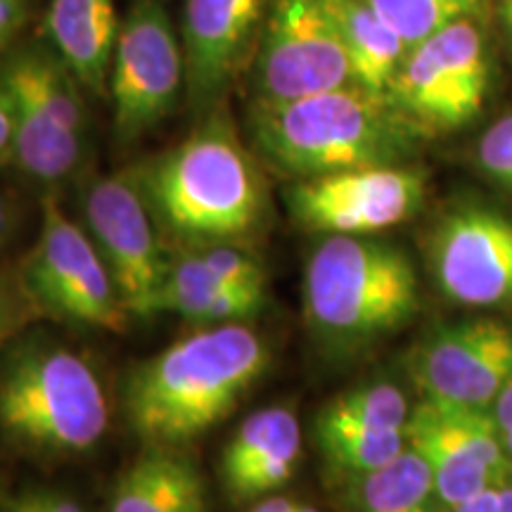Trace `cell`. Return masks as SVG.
Segmentation results:
<instances>
[{"label":"cell","instance_id":"6da1fadb","mask_svg":"<svg viewBox=\"0 0 512 512\" xmlns=\"http://www.w3.org/2000/svg\"><path fill=\"white\" fill-rule=\"evenodd\" d=\"M128 174L164 242L181 252L247 245L271 214L259 157L240 140L223 102L183 143Z\"/></svg>","mask_w":512,"mask_h":512},{"label":"cell","instance_id":"7a4b0ae2","mask_svg":"<svg viewBox=\"0 0 512 512\" xmlns=\"http://www.w3.org/2000/svg\"><path fill=\"white\" fill-rule=\"evenodd\" d=\"M268 366L266 339L245 323L200 325L128 373L121 406L145 446L183 448L228 418Z\"/></svg>","mask_w":512,"mask_h":512},{"label":"cell","instance_id":"3957f363","mask_svg":"<svg viewBox=\"0 0 512 512\" xmlns=\"http://www.w3.org/2000/svg\"><path fill=\"white\" fill-rule=\"evenodd\" d=\"M247 133L259 162L294 181L406 164L427 138L389 95L361 86L285 102L252 100Z\"/></svg>","mask_w":512,"mask_h":512},{"label":"cell","instance_id":"277c9868","mask_svg":"<svg viewBox=\"0 0 512 512\" xmlns=\"http://www.w3.org/2000/svg\"><path fill=\"white\" fill-rule=\"evenodd\" d=\"M110 427L93 363L46 335H19L0 351V439L31 458L91 453Z\"/></svg>","mask_w":512,"mask_h":512},{"label":"cell","instance_id":"5b68a950","mask_svg":"<svg viewBox=\"0 0 512 512\" xmlns=\"http://www.w3.org/2000/svg\"><path fill=\"white\" fill-rule=\"evenodd\" d=\"M418 309V275L403 249L368 235H328L311 252L304 318L325 349L356 354L373 347Z\"/></svg>","mask_w":512,"mask_h":512},{"label":"cell","instance_id":"8992f818","mask_svg":"<svg viewBox=\"0 0 512 512\" xmlns=\"http://www.w3.org/2000/svg\"><path fill=\"white\" fill-rule=\"evenodd\" d=\"M19 278L41 316L117 335L128 328L131 313L93 238L50 192L41 200V228Z\"/></svg>","mask_w":512,"mask_h":512},{"label":"cell","instance_id":"52a82bcc","mask_svg":"<svg viewBox=\"0 0 512 512\" xmlns=\"http://www.w3.org/2000/svg\"><path fill=\"white\" fill-rule=\"evenodd\" d=\"M252 100L285 102L356 86L325 0H271L249 62Z\"/></svg>","mask_w":512,"mask_h":512},{"label":"cell","instance_id":"ba28073f","mask_svg":"<svg viewBox=\"0 0 512 512\" xmlns=\"http://www.w3.org/2000/svg\"><path fill=\"white\" fill-rule=\"evenodd\" d=\"M185 93L183 43L159 0H136L121 29L110 69L112 124L133 145L171 117Z\"/></svg>","mask_w":512,"mask_h":512},{"label":"cell","instance_id":"9c48e42d","mask_svg":"<svg viewBox=\"0 0 512 512\" xmlns=\"http://www.w3.org/2000/svg\"><path fill=\"white\" fill-rule=\"evenodd\" d=\"M489 91V57L475 19H460L408 50L389 100L427 138L477 119Z\"/></svg>","mask_w":512,"mask_h":512},{"label":"cell","instance_id":"30bf717a","mask_svg":"<svg viewBox=\"0 0 512 512\" xmlns=\"http://www.w3.org/2000/svg\"><path fill=\"white\" fill-rule=\"evenodd\" d=\"M83 219L131 318L159 316L171 259L131 174L95 178L83 192Z\"/></svg>","mask_w":512,"mask_h":512},{"label":"cell","instance_id":"8fae6325","mask_svg":"<svg viewBox=\"0 0 512 512\" xmlns=\"http://www.w3.org/2000/svg\"><path fill=\"white\" fill-rule=\"evenodd\" d=\"M427 178L408 164L299 178L285 190L292 221L311 233L373 235L415 216Z\"/></svg>","mask_w":512,"mask_h":512},{"label":"cell","instance_id":"7c38bea8","mask_svg":"<svg viewBox=\"0 0 512 512\" xmlns=\"http://www.w3.org/2000/svg\"><path fill=\"white\" fill-rule=\"evenodd\" d=\"M408 446L430 465L439 508H456L508 482L512 460L494 413L422 401L406 425Z\"/></svg>","mask_w":512,"mask_h":512},{"label":"cell","instance_id":"4fadbf2b","mask_svg":"<svg viewBox=\"0 0 512 512\" xmlns=\"http://www.w3.org/2000/svg\"><path fill=\"white\" fill-rule=\"evenodd\" d=\"M422 401L489 411L512 382V328L479 318L432 332L411 363Z\"/></svg>","mask_w":512,"mask_h":512},{"label":"cell","instance_id":"5bb4252c","mask_svg":"<svg viewBox=\"0 0 512 512\" xmlns=\"http://www.w3.org/2000/svg\"><path fill=\"white\" fill-rule=\"evenodd\" d=\"M430 266L453 302L512 309V221L484 207L451 211L432 233Z\"/></svg>","mask_w":512,"mask_h":512},{"label":"cell","instance_id":"9a60e30c","mask_svg":"<svg viewBox=\"0 0 512 512\" xmlns=\"http://www.w3.org/2000/svg\"><path fill=\"white\" fill-rule=\"evenodd\" d=\"M271 0H188L181 43L185 98L207 117L223 102L230 83L252 62Z\"/></svg>","mask_w":512,"mask_h":512},{"label":"cell","instance_id":"2e32d148","mask_svg":"<svg viewBox=\"0 0 512 512\" xmlns=\"http://www.w3.org/2000/svg\"><path fill=\"white\" fill-rule=\"evenodd\" d=\"M0 81L10 95L15 117L12 164H17L31 181L43 185H57L72 178L83 159V138H76L55 119L12 53L0 62Z\"/></svg>","mask_w":512,"mask_h":512},{"label":"cell","instance_id":"e0dca14e","mask_svg":"<svg viewBox=\"0 0 512 512\" xmlns=\"http://www.w3.org/2000/svg\"><path fill=\"white\" fill-rule=\"evenodd\" d=\"M121 19L114 0H50L48 46L72 69L83 91L105 98Z\"/></svg>","mask_w":512,"mask_h":512},{"label":"cell","instance_id":"ac0fdd59","mask_svg":"<svg viewBox=\"0 0 512 512\" xmlns=\"http://www.w3.org/2000/svg\"><path fill=\"white\" fill-rule=\"evenodd\" d=\"M110 512H209L207 486L183 448L145 446L114 484Z\"/></svg>","mask_w":512,"mask_h":512},{"label":"cell","instance_id":"d6986e66","mask_svg":"<svg viewBox=\"0 0 512 512\" xmlns=\"http://www.w3.org/2000/svg\"><path fill=\"white\" fill-rule=\"evenodd\" d=\"M266 306V290H238L216 278L200 252L171 256L159 313H174L195 325L247 323Z\"/></svg>","mask_w":512,"mask_h":512},{"label":"cell","instance_id":"ffe728a7","mask_svg":"<svg viewBox=\"0 0 512 512\" xmlns=\"http://www.w3.org/2000/svg\"><path fill=\"white\" fill-rule=\"evenodd\" d=\"M347 50L356 86L387 95L408 46L368 0H325Z\"/></svg>","mask_w":512,"mask_h":512},{"label":"cell","instance_id":"44dd1931","mask_svg":"<svg viewBox=\"0 0 512 512\" xmlns=\"http://www.w3.org/2000/svg\"><path fill=\"white\" fill-rule=\"evenodd\" d=\"M358 512H439L437 489L427 460L406 446L380 470L356 479Z\"/></svg>","mask_w":512,"mask_h":512},{"label":"cell","instance_id":"7402d4cb","mask_svg":"<svg viewBox=\"0 0 512 512\" xmlns=\"http://www.w3.org/2000/svg\"><path fill=\"white\" fill-rule=\"evenodd\" d=\"M302 458V427L287 408L280 425L268 441L238 470L223 477V486L233 501H259L290 482Z\"/></svg>","mask_w":512,"mask_h":512},{"label":"cell","instance_id":"603a6c76","mask_svg":"<svg viewBox=\"0 0 512 512\" xmlns=\"http://www.w3.org/2000/svg\"><path fill=\"white\" fill-rule=\"evenodd\" d=\"M408 399L392 382H373L339 394L316 415L313 432L406 430Z\"/></svg>","mask_w":512,"mask_h":512},{"label":"cell","instance_id":"cb8c5ba5","mask_svg":"<svg viewBox=\"0 0 512 512\" xmlns=\"http://www.w3.org/2000/svg\"><path fill=\"white\" fill-rule=\"evenodd\" d=\"M325 463L339 475L363 477L392 463L408 446L406 430L392 432H318Z\"/></svg>","mask_w":512,"mask_h":512},{"label":"cell","instance_id":"d4e9b609","mask_svg":"<svg viewBox=\"0 0 512 512\" xmlns=\"http://www.w3.org/2000/svg\"><path fill=\"white\" fill-rule=\"evenodd\" d=\"M408 46L425 41L460 19L484 15L489 0H368Z\"/></svg>","mask_w":512,"mask_h":512},{"label":"cell","instance_id":"484cf974","mask_svg":"<svg viewBox=\"0 0 512 512\" xmlns=\"http://www.w3.org/2000/svg\"><path fill=\"white\" fill-rule=\"evenodd\" d=\"M216 278L238 290H266V271L245 245H214L197 249Z\"/></svg>","mask_w":512,"mask_h":512},{"label":"cell","instance_id":"4316f807","mask_svg":"<svg viewBox=\"0 0 512 512\" xmlns=\"http://www.w3.org/2000/svg\"><path fill=\"white\" fill-rule=\"evenodd\" d=\"M41 316L19 275L0 273V351Z\"/></svg>","mask_w":512,"mask_h":512},{"label":"cell","instance_id":"83f0119b","mask_svg":"<svg viewBox=\"0 0 512 512\" xmlns=\"http://www.w3.org/2000/svg\"><path fill=\"white\" fill-rule=\"evenodd\" d=\"M477 162L491 181L512 195V114L486 128L477 147Z\"/></svg>","mask_w":512,"mask_h":512},{"label":"cell","instance_id":"f1b7e54d","mask_svg":"<svg viewBox=\"0 0 512 512\" xmlns=\"http://www.w3.org/2000/svg\"><path fill=\"white\" fill-rule=\"evenodd\" d=\"M3 512H83L67 494L53 489H29L3 505Z\"/></svg>","mask_w":512,"mask_h":512},{"label":"cell","instance_id":"f546056e","mask_svg":"<svg viewBox=\"0 0 512 512\" xmlns=\"http://www.w3.org/2000/svg\"><path fill=\"white\" fill-rule=\"evenodd\" d=\"M36 0H0V57L8 55L15 38L31 19Z\"/></svg>","mask_w":512,"mask_h":512},{"label":"cell","instance_id":"4dcf8cb0","mask_svg":"<svg viewBox=\"0 0 512 512\" xmlns=\"http://www.w3.org/2000/svg\"><path fill=\"white\" fill-rule=\"evenodd\" d=\"M15 155V117H12L10 95L0 81V164H10Z\"/></svg>","mask_w":512,"mask_h":512},{"label":"cell","instance_id":"1f68e13d","mask_svg":"<svg viewBox=\"0 0 512 512\" xmlns=\"http://www.w3.org/2000/svg\"><path fill=\"white\" fill-rule=\"evenodd\" d=\"M444 510V508H441ZM446 512H501V498H498V486L482 491V494L470 498V501L456 505V508H446Z\"/></svg>","mask_w":512,"mask_h":512},{"label":"cell","instance_id":"d6a6232c","mask_svg":"<svg viewBox=\"0 0 512 512\" xmlns=\"http://www.w3.org/2000/svg\"><path fill=\"white\" fill-rule=\"evenodd\" d=\"M491 408H494V418L498 427H501V434L512 430V382L498 394V399Z\"/></svg>","mask_w":512,"mask_h":512},{"label":"cell","instance_id":"836d02e7","mask_svg":"<svg viewBox=\"0 0 512 512\" xmlns=\"http://www.w3.org/2000/svg\"><path fill=\"white\" fill-rule=\"evenodd\" d=\"M294 508H297V501L280 494H271L259 498V501L249 508V512H294Z\"/></svg>","mask_w":512,"mask_h":512},{"label":"cell","instance_id":"e575fe53","mask_svg":"<svg viewBox=\"0 0 512 512\" xmlns=\"http://www.w3.org/2000/svg\"><path fill=\"white\" fill-rule=\"evenodd\" d=\"M10 233H12V209H10L8 200L0 195V247L8 242Z\"/></svg>","mask_w":512,"mask_h":512},{"label":"cell","instance_id":"d590c367","mask_svg":"<svg viewBox=\"0 0 512 512\" xmlns=\"http://www.w3.org/2000/svg\"><path fill=\"white\" fill-rule=\"evenodd\" d=\"M496 8H498V19H501L505 36H508L510 48H512V0H498Z\"/></svg>","mask_w":512,"mask_h":512},{"label":"cell","instance_id":"8d00e7d4","mask_svg":"<svg viewBox=\"0 0 512 512\" xmlns=\"http://www.w3.org/2000/svg\"><path fill=\"white\" fill-rule=\"evenodd\" d=\"M498 498H501V512H512V479L498 484Z\"/></svg>","mask_w":512,"mask_h":512},{"label":"cell","instance_id":"74e56055","mask_svg":"<svg viewBox=\"0 0 512 512\" xmlns=\"http://www.w3.org/2000/svg\"><path fill=\"white\" fill-rule=\"evenodd\" d=\"M503 448H505V453H508L510 460H512V430L503 432Z\"/></svg>","mask_w":512,"mask_h":512},{"label":"cell","instance_id":"f35d334b","mask_svg":"<svg viewBox=\"0 0 512 512\" xmlns=\"http://www.w3.org/2000/svg\"><path fill=\"white\" fill-rule=\"evenodd\" d=\"M294 512H320L313 508V505H306V503H297V508H294Z\"/></svg>","mask_w":512,"mask_h":512},{"label":"cell","instance_id":"ab89813d","mask_svg":"<svg viewBox=\"0 0 512 512\" xmlns=\"http://www.w3.org/2000/svg\"><path fill=\"white\" fill-rule=\"evenodd\" d=\"M0 494H3V482H0Z\"/></svg>","mask_w":512,"mask_h":512}]
</instances>
